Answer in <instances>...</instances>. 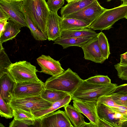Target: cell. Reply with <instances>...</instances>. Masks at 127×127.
<instances>
[{"label": "cell", "mask_w": 127, "mask_h": 127, "mask_svg": "<svg viewBox=\"0 0 127 127\" xmlns=\"http://www.w3.org/2000/svg\"><path fill=\"white\" fill-rule=\"evenodd\" d=\"M117 86V84L111 83L106 84H91L83 80L71 95V100L97 103L99 97L111 94Z\"/></svg>", "instance_id": "6da1fadb"}, {"label": "cell", "mask_w": 127, "mask_h": 127, "mask_svg": "<svg viewBox=\"0 0 127 127\" xmlns=\"http://www.w3.org/2000/svg\"><path fill=\"white\" fill-rule=\"evenodd\" d=\"M83 80L76 73L68 68L61 73L48 78L44 83V88L71 95Z\"/></svg>", "instance_id": "7a4b0ae2"}, {"label": "cell", "mask_w": 127, "mask_h": 127, "mask_svg": "<svg viewBox=\"0 0 127 127\" xmlns=\"http://www.w3.org/2000/svg\"><path fill=\"white\" fill-rule=\"evenodd\" d=\"M22 7L35 26L46 33L47 23L50 10L46 0H24Z\"/></svg>", "instance_id": "3957f363"}, {"label": "cell", "mask_w": 127, "mask_h": 127, "mask_svg": "<svg viewBox=\"0 0 127 127\" xmlns=\"http://www.w3.org/2000/svg\"><path fill=\"white\" fill-rule=\"evenodd\" d=\"M127 13V4L112 9H106L90 25L94 30H109L119 20L125 18Z\"/></svg>", "instance_id": "277c9868"}, {"label": "cell", "mask_w": 127, "mask_h": 127, "mask_svg": "<svg viewBox=\"0 0 127 127\" xmlns=\"http://www.w3.org/2000/svg\"><path fill=\"white\" fill-rule=\"evenodd\" d=\"M16 83L24 81L39 82L36 67L26 61H20L12 63L7 69Z\"/></svg>", "instance_id": "5b68a950"}, {"label": "cell", "mask_w": 127, "mask_h": 127, "mask_svg": "<svg viewBox=\"0 0 127 127\" xmlns=\"http://www.w3.org/2000/svg\"><path fill=\"white\" fill-rule=\"evenodd\" d=\"M8 104L12 109H20L32 113L47 108L52 103L43 98L40 95L20 98L12 97Z\"/></svg>", "instance_id": "8992f818"}, {"label": "cell", "mask_w": 127, "mask_h": 127, "mask_svg": "<svg viewBox=\"0 0 127 127\" xmlns=\"http://www.w3.org/2000/svg\"><path fill=\"white\" fill-rule=\"evenodd\" d=\"M106 9L100 5L97 0H95L83 8L64 18L79 20L90 26Z\"/></svg>", "instance_id": "52a82bcc"}, {"label": "cell", "mask_w": 127, "mask_h": 127, "mask_svg": "<svg viewBox=\"0 0 127 127\" xmlns=\"http://www.w3.org/2000/svg\"><path fill=\"white\" fill-rule=\"evenodd\" d=\"M22 2L0 0V8L9 16L8 20L14 22L20 29L27 27L25 17L21 10Z\"/></svg>", "instance_id": "ba28073f"}, {"label": "cell", "mask_w": 127, "mask_h": 127, "mask_svg": "<svg viewBox=\"0 0 127 127\" xmlns=\"http://www.w3.org/2000/svg\"><path fill=\"white\" fill-rule=\"evenodd\" d=\"M45 89L44 83L41 80L16 83L12 97L20 98L39 95Z\"/></svg>", "instance_id": "9c48e42d"}, {"label": "cell", "mask_w": 127, "mask_h": 127, "mask_svg": "<svg viewBox=\"0 0 127 127\" xmlns=\"http://www.w3.org/2000/svg\"><path fill=\"white\" fill-rule=\"evenodd\" d=\"M96 105L98 117L109 123L113 127H121L123 123L127 120V115L114 111L102 103L97 102Z\"/></svg>", "instance_id": "30bf717a"}, {"label": "cell", "mask_w": 127, "mask_h": 127, "mask_svg": "<svg viewBox=\"0 0 127 127\" xmlns=\"http://www.w3.org/2000/svg\"><path fill=\"white\" fill-rule=\"evenodd\" d=\"M41 127H74L65 111L59 110L38 119Z\"/></svg>", "instance_id": "8fae6325"}, {"label": "cell", "mask_w": 127, "mask_h": 127, "mask_svg": "<svg viewBox=\"0 0 127 127\" xmlns=\"http://www.w3.org/2000/svg\"><path fill=\"white\" fill-rule=\"evenodd\" d=\"M81 47L83 51L85 60L100 64L103 63L106 60L101 53L97 36L86 42Z\"/></svg>", "instance_id": "7c38bea8"}, {"label": "cell", "mask_w": 127, "mask_h": 127, "mask_svg": "<svg viewBox=\"0 0 127 127\" xmlns=\"http://www.w3.org/2000/svg\"><path fill=\"white\" fill-rule=\"evenodd\" d=\"M41 68L40 72L54 76L63 72L64 70L62 67L59 61L56 60L49 56L42 55L36 59Z\"/></svg>", "instance_id": "4fadbf2b"}, {"label": "cell", "mask_w": 127, "mask_h": 127, "mask_svg": "<svg viewBox=\"0 0 127 127\" xmlns=\"http://www.w3.org/2000/svg\"><path fill=\"white\" fill-rule=\"evenodd\" d=\"M73 100V106L84 115L89 120L90 122L96 127L98 119L96 111V103L75 99Z\"/></svg>", "instance_id": "5bb4252c"}, {"label": "cell", "mask_w": 127, "mask_h": 127, "mask_svg": "<svg viewBox=\"0 0 127 127\" xmlns=\"http://www.w3.org/2000/svg\"><path fill=\"white\" fill-rule=\"evenodd\" d=\"M16 83L8 71L0 74V95L7 103L12 97Z\"/></svg>", "instance_id": "9a60e30c"}, {"label": "cell", "mask_w": 127, "mask_h": 127, "mask_svg": "<svg viewBox=\"0 0 127 127\" xmlns=\"http://www.w3.org/2000/svg\"><path fill=\"white\" fill-rule=\"evenodd\" d=\"M61 17L55 12L50 10L46 24V33L49 41H54L60 37L62 32L61 30Z\"/></svg>", "instance_id": "2e32d148"}, {"label": "cell", "mask_w": 127, "mask_h": 127, "mask_svg": "<svg viewBox=\"0 0 127 127\" xmlns=\"http://www.w3.org/2000/svg\"><path fill=\"white\" fill-rule=\"evenodd\" d=\"M95 0H82L71 1L62 7L60 11L61 17L67 16L76 12L91 4Z\"/></svg>", "instance_id": "e0dca14e"}, {"label": "cell", "mask_w": 127, "mask_h": 127, "mask_svg": "<svg viewBox=\"0 0 127 127\" xmlns=\"http://www.w3.org/2000/svg\"><path fill=\"white\" fill-rule=\"evenodd\" d=\"M71 100V95L69 94L63 99L52 103L51 105L47 108L35 111L31 113L35 119H39L68 104Z\"/></svg>", "instance_id": "ac0fdd59"}, {"label": "cell", "mask_w": 127, "mask_h": 127, "mask_svg": "<svg viewBox=\"0 0 127 127\" xmlns=\"http://www.w3.org/2000/svg\"><path fill=\"white\" fill-rule=\"evenodd\" d=\"M65 112L74 127H84L86 122L81 113L73 106L69 104L64 107Z\"/></svg>", "instance_id": "d6986e66"}, {"label": "cell", "mask_w": 127, "mask_h": 127, "mask_svg": "<svg viewBox=\"0 0 127 127\" xmlns=\"http://www.w3.org/2000/svg\"><path fill=\"white\" fill-rule=\"evenodd\" d=\"M61 30L62 32L79 29H90V26L84 22L73 18H63L60 20Z\"/></svg>", "instance_id": "ffe728a7"}, {"label": "cell", "mask_w": 127, "mask_h": 127, "mask_svg": "<svg viewBox=\"0 0 127 127\" xmlns=\"http://www.w3.org/2000/svg\"><path fill=\"white\" fill-rule=\"evenodd\" d=\"M4 30L0 35V49L4 48L3 43L13 39L20 31V28L14 22L9 20Z\"/></svg>", "instance_id": "44dd1931"}, {"label": "cell", "mask_w": 127, "mask_h": 127, "mask_svg": "<svg viewBox=\"0 0 127 127\" xmlns=\"http://www.w3.org/2000/svg\"><path fill=\"white\" fill-rule=\"evenodd\" d=\"M93 38L92 37L64 38L59 37L54 41V44L60 45L64 49L72 46H77L81 47L83 44Z\"/></svg>", "instance_id": "7402d4cb"}, {"label": "cell", "mask_w": 127, "mask_h": 127, "mask_svg": "<svg viewBox=\"0 0 127 127\" xmlns=\"http://www.w3.org/2000/svg\"><path fill=\"white\" fill-rule=\"evenodd\" d=\"M98 34L94 30L90 28L81 29L62 32L60 37H94L97 36Z\"/></svg>", "instance_id": "603a6c76"}, {"label": "cell", "mask_w": 127, "mask_h": 127, "mask_svg": "<svg viewBox=\"0 0 127 127\" xmlns=\"http://www.w3.org/2000/svg\"><path fill=\"white\" fill-rule=\"evenodd\" d=\"M21 10L25 17L27 27L29 29L31 34L34 38L38 41H44L47 39V34L43 32L35 26L22 7Z\"/></svg>", "instance_id": "cb8c5ba5"}, {"label": "cell", "mask_w": 127, "mask_h": 127, "mask_svg": "<svg viewBox=\"0 0 127 127\" xmlns=\"http://www.w3.org/2000/svg\"><path fill=\"white\" fill-rule=\"evenodd\" d=\"M97 102L107 105L114 111L127 115V107L117 104L112 99L110 95L100 96L98 98Z\"/></svg>", "instance_id": "d4e9b609"}, {"label": "cell", "mask_w": 127, "mask_h": 127, "mask_svg": "<svg viewBox=\"0 0 127 127\" xmlns=\"http://www.w3.org/2000/svg\"><path fill=\"white\" fill-rule=\"evenodd\" d=\"M69 94L64 92L45 89L40 94L44 99L52 103L61 100Z\"/></svg>", "instance_id": "484cf974"}, {"label": "cell", "mask_w": 127, "mask_h": 127, "mask_svg": "<svg viewBox=\"0 0 127 127\" xmlns=\"http://www.w3.org/2000/svg\"><path fill=\"white\" fill-rule=\"evenodd\" d=\"M97 37L102 54L105 58L108 59L110 54L108 39L105 34L102 32L98 33Z\"/></svg>", "instance_id": "4316f807"}, {"label": "cell", "mask_w": 127, "mask_h": 127, "mask_svg": "<svg viewBox=\"0 0 127 127\" xmlns=\"http://www.w3.org/2000/svg\"><path fill=\"white\" fill-rule=\"evenodd\" d=\"M0 114L2 117L10 119L13 117L12 110L0 95Z\"/></svg>", "instance_id": "83f0119b"}, {"label": "cell", "mask_w": 127, "mask_h": 127, "mask_svg": "<svg viewBox=\"0 0 127 127\" xmlns=\"http://www.w3.org/2000/svg\"><path fill=\"white\" fill-rule=\"evenodd\" d=\"M14 119L15 120H35L32 114L30 112L18 109H12Z\"/></svg>", "instance_id": "f1b7e54d"}, {"label": "cell", "mask_w": 127, "mask_h": 127, "mask_svg": "<svg viewBox=\"0 0 127 127\" xmlns=\"http://www.w3.org/2000/svg\"><path fill=\"white\" fill-rule=\"evenodd\" d=\"M12 64L4 48L0 49V74L7 71V68Z\"/></svg>", "instance_id": "f546056e"}, {"label": "cell", "mask_w": 127, "mask_h": 127, "mask_svg": "<svg viewBox=\"0 0 127 127\" xmlns=\"http://www.w3.org/2000/svg\"><path fill=\"white\" fill-rule=\"evenodd\" d=\"M85 80L87 82L96 84H106L111 83L107 76L98 75L91 77Z\"/></svg>", "instance_id": "4dcf8cb0"}, {"label": "cell", "mask_w": 127, "mask_h": 127, "mask_svg": "<svg viewBox=\"0 0 127 127\" xmlns=\"http://www.w3.org/2000/svg\"><path fill=\"white\" fill-rule=\"evenodd\" d=\"M35 120H15L14 119L9 124V127H28L35 124Z\"/></svg>", "instance_id": "1f68e13d"}, {"label": "cell", "mask_w": 127, "mask_h": 127, "mask_svg": "<svg viewBox=\"0 0 127 127\" xmlns=\"http://www.w3.org/2000/svg\"><path fill=\"white\" fill-rule=\"evenodd\" d=\"M112 99L117 104L127 107V95L117 93L110 95Z\"/></svg>", "instance_id": "d6a6232c"}, {"label": "cell", "mask_w": 127, "mask_h": 127, "mask_svg": "<svg viewBox=\"0 0 127 127\" xmlns=\"http://www.w3.org/2000/svg\"><path fill=\"white\" fill-rule=\"evenodd\" d=\"M64 3V0H48L47 4L50 10L53 12H57Z\"/></svg>", "instance_id": "836d02e7"}, {"label": "cell", "mask_w": 127, "mask_h": 127, "mask_svg": "<svg viewBox=\"0 0 127 127\" xmlns=\"http://www.w3.org/2000/svg\"><path fill=\"white\" fill-rule=\"evenodd\" d=\"M118 77L122 80H127V65H122L119 63L114 65Z\"/></svg>", "instance_id": "e575fe53"}, {"label": "cell", "mask_w": 127, "mask_h": 127, "mask_svg": "<svg viewBox=\"0 0 127 127\" xmlns=\"http://www.w3.org/2000/svg\"><path fill=\"white\" fill-rule=\"evenodd\" d=\"M113 93L127 95V84L118 86L113 92L112 94Z\"/></svg>", "instance_id": "d590c367"}, {"label": "cell", "mask_w": 127, "mask_h": 127, "mask_svg": "<svg viewBox=\"0 0 127 127\" xmlns=\"http://www.w3.org/2000/svg\"><path fill=\"white\" fill-rule=\"evenodd\" d=\"M112 127L113 126L111 124L98 118L97 123L96 125V127Z\"/></svg>", "instance_id": "8d00e7d4"}, {"label": "cell", "mask_w": 127, "mask_h": 127, "mask_svg": "<svg viewBox=\"0 0 127 127\" xmlns=\"http://www.w3.org/2000/svg\"><path fill=\"white\" fill-rule=\"evenodd\" d=\"M120 64L122 65H127V51L120 55Z\"/></svg>", "instance_id": "74e56055"}, {"label": "cell", "mask_w": 127, "mask_h": 127, "mask_svg": "<svg viewBox=\"0 0 127 127\" xmlns=\"http://www.w3.org/2000/svg\"><path fill=\"white\" fill-rule=\"evenodd\" d=\"M9 18L7 14L0 8V21L5 20H8Z\"/></svg>", "instance_id": "f35d334b"}, {"label": "cell", "mask_w": 127, "mask_h": 127, "mask_svg": "<svg viewBox=\"0 0 127 127\" xmlns=\"http://www.w3.org/2000/svg\"><path fill=\"white\" fill-rule=\"evenodd\" d=\"M8 20H5L0 21V35L5 29V26L8 22Z\"/></svg>", "instance_id": "ab89813d"}, {"label": "cell", "mask_w": 127, "mask_h": 127, "mask_svg": "<svg viewBox=\"0 0 127 127\" xmlns=\"http://www.w3.org/2000/svg\"><path fill=\"white\" fill-rule=\"evenodd\" d=\"M121 127H127V120L123 123Z\"/></svg>", "instance_id": "60d3db41"}, {"label": "cell", "mask_w": 127, "mask_h": 127, "mask_svg": "<svg viewBox=\"0 0 127 127\" xmlns=\"http://www.w3.org/2000/svg\"><path fill=\"white\" fill-rule=\"evenodd\" d=\"M68 3L73 1H77L82 0H65Z\"/></svg>", "instance_id": "b9f144b4"}, {"label": "cell", "mask_w": 127, "mask_h": 127, "mask_svg": "<svg viewBox=\"0 0 127 127\" xmlns=\"http://www.w3.org/2000/svg\"><path fill=\"white\" fill-rule=\"evenodd\" d=\"M122 1L123 3V4H127V0H120Z\"/></svg>", "instance_id": "7bdbcfd3"}, {"label": "cell", "mask_w": 127, "mask_h": 127, "mask_svg": "<svg viewBox=\"0 0 127 127\" xmlns=\"http://www.w3.org/2000/svg\"><path fill=\"white\" fill-rule=\"evenodd\" d=\"M6 0L12 1H23L24 0Z\"/></svg>", "instance_id": "ee69618b"}, {"label": "cell", "mask_w": 127, "mask_h": 127, "mask_svg": "<svg viewBox=\"0 0 127 127\" xmlns=\"http://www.w3.org/2000/svg\"><path fill=\"white\" fill-rule=\"evenodd\" d=\"M0 127H4V126H3V125L1 123H0Z\"/></svg>", "instance_id": "f6af8a7d"}, {"label": "cell", "mask_w": 127, "mask_h": 127, "mask_svg": "<svg viewBox=\"0 0 127 127\" xmlns=\"http://www.w3.org/2000/svg\"><path fill=\"white\" fill-rule=\"evenodd\" d=\"M125 18L127 19V14H126V15L125 17Z\"/></svg>", "instance_id": "bcb514c9"}, {"label": "cell", "mask_w": 127, "mask_h": 127, "mask_svg": "<svg viewBox=\"0 0 127 127\" xmlns=\"http://www.w3.org/2000/svg\"><path fill=\"white\" fill-rule=\"evenodd\" d=\"M107 1H110L112 0H106Z\"/></svg>", "instance_id": "7dc6e473"}]
</instances>
